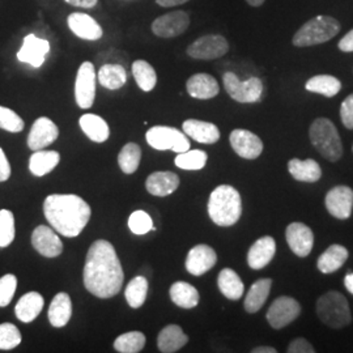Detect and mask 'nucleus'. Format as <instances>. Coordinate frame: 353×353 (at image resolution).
<instances>
[{
    "label": "nucleus",
    "mask_w": 353,
    "mask_h": 353,
    "mask_svg": "<svg viewBox=\"0 0 353 353\" xmlns=\"http://www.w3.org/2000/svg\"><path fill=\"white\" fill-rule=\"evenodd\" d=\"M72 316V303L71 297L61 292L54 296L49 307V322L52 327L62 328L70 322Z\"/></svg>",
    "instance_id": "obj_27"
},
{
    "label": "nucleus",
    "mask_w": 353,
    "mask_h": 353,
    "mask_svg": "<svg viewBox=\"0 0 353 353\" xmlns=\"http://www.w3.org/2000/svg\"><path fill=\"white\" fill-rule=\"evenodd\" d=\"M90 207L75 194H52L43 202V214L51 228L64 237H77L90 219Z\"/></svg>",
    "instance_id": "obj_2"
},
{
    "label": "nucleus",
    "mask_w": 353,
    "mask_h": 353,
    "mask_svg": "<svg viewBox=\"0 0 353 353\" xmlns=\"http://www.w3.org/2000/svg\"><path fill=\"white\" fill-rule=\"evenodd\" d=\"M96 80L97 74L94 65L84 62L79 67L75 81V100L80 109H89L96 99Z\"/></svg>",
    "instance_id": "obj_10"
},
{
    "label": "nucleus",
    "mask_w": 353,
    "mask_h": 353,
    "mask_svg": "<svg viewBox=\"0 0 353 353\" xmlns=\"http://www.w3.org/2000/svg\"><path fill=\"white\" fill-rule=\"evenodd\" d=\"M83 132L94 143H103L110 137V128L106 121L96 114H84L79 119Z\"/></svg>",
    "instance_id": "obj_28"
},
{
    "label": "nucleus",
    "mask_w": 353,
    "mask_h": 353,
    "mask_svg": "<svg viewBox=\"0 0 353 353\" xmlns=\"http://www.w3.org/2000/svg\"><path fill=\"white\" fill-rule=\"evenodd\" d=\"M24 121L11 109L0 106V128L8 132H21L24 130Z\"/></svg>",
    "instance_id": "obj_45"
},
{
    "label": "nucleus",
    "mask_w": 353,
    "mask_h": 353,
    "mask_svg": "<svg viewBox=\"0 0 353 353\" xmlns=\"http://www.w3.org/2000/svg\"><path fill=\"white\" fill-rule=\"evenodd\" d=\"M128 228L134 234L138 236H143L151 230H156V228L153 227L151 216L141 210L132 212L128 217Z\"/></svg>",
    "instance_id": "obj_43"
},
{
    "label": "nucleus",
    "mask_w": 353,
    "mask_h": 353,
    "mask_svg": "<svg viewBox=\"0 0 353 353\" xmlns=\"http://www.w3.org/2000/svg\"><path fill=\"white\" fill-rule=\"evenodd\" d=\"M147 143L157 151H173L176 153L189 151L188 135L178 128L169 126H153L145 134Z\"/></svg>",
    "instance_id": "obj_7"
},
{
    "label": "nucleus",
    "mask_w": 353,
    "mask_h": 353,
    "mask_svg": "<svg viewBox=\"0 0 353 353\" xmlns=\"http://www.w3.org/2000/svg\"><path fill=\"white\" fill-rule=\"evenodd\" d=\"M59 137V128L48 117H41L33 123L28 135V147L39 151L49 147Z\"/></svg>",
    "instance_id": "obj_14"
},
{
    "label": "nucleus",
    "mask_w": 353,
    "mask_h": 353,
    "mask_svg": "<svg viewBox=\"0 0 353 353\" xmlns=\"http://www.w3.org/2000/svg\"><path fill=\"white\" fill-rule=\"evenodd\" d=\"M188 1H190V0H156V3L160 7H164V8H172V7H176V6H182Z\"/></svg>",
    "instance_id": "obj_52"
},
{
    "label": "nucleus",
    "mask_w": 353,
    "mask_h": 353,
    "mask_svg": "<svg viewBox=\"0 0 353 353\" xmlns=\"http://www.w3.org/2000/svg\"><path fill=\"white\" fill-rule=\"evenodd\" d=\"M217 285L223 296H225L228 300L232 301L240 300L245 292V285L239 274L232 268H224L220 271L217 278Z\"/></svg>",
    "instance_id": "obj_32"
},
{
    "label": "nucleus",
    "mask_w": 353,
    "mask_h": 353,
    "mask_svg": "<svg viewBox=\"0 0 353 353\" xmlns=\"http://www.w3.org/2000/svg\"><path fill=\"white\" fill-rule=\"evenodd\" d=\"M276 252V242L270 237L265 236L252 243V248L248 252V265L252 270H262L274 259Z\"/></svg>",
    "instance_id": "obj_21"
},
{
    "label": "nucleus",
    "mask_w": 353,
    "mask_h": 353,
    "mask_svg": "<svg viewBox=\"0 0 353 353\" xmlns=\"http://www.w3.org/2000/svg\"><path fill=\"white\" fill-rule=\"evenodd\" d=\"M189 343V336L178 325H168L157 336V347L160 352H178Z\"/></svg>",
    "instance_id": "obj_26"
},
{
    "label": "nucleus",
    "mask_w": 353,
    "mask_h": 353,
    "mask_svg": "<svg viewBox=\"0 0 353 353\" xmlns=\"http://www.w3.org/2000/svg\"><path fill=\"white\" fill-rule=\"evenodd\" d=\"M272 280L271 279H259L252 285V288L248 292L245 299V310L250 314H254L262 309L265 305L270 292H271Z\"/></svg>",
    "instance_id": "obj_31"
},
{
    "label": "nucleus",
    "mask_w": 353,
    "mask_h": 353,
    "mask_svg": "<svg viewBox=\"0 0 353 353\" xmlns=\"http://www.w3.org/2000/svg\"><path fill=\"white\" fill-rule=\"evenodd\" d=\"M224 88L228 94L240 103H255L261 101L263 93V83L259 77H250L246 81H241L239 76L233 72L223 75Z\"/></svg>",
    "instance_id": "obj_8"
},
{
    "label": "nucleus",
    "mask_w": 353,
    "mask_h": 353,
    "mask_svg": "<svg viewBox=\"0 0 353 353\" xmlns=\"http://www.w3.org/2000/svg\"><path fill=\"white\" fill-rule=\"evenodd\" d=\"M325 203L328 214L339 220H347L352 214L353 190L348 186H336L328 191Z\"/></svg>",
    "instance_id": "obj_16"
},
{
    "label": "nucleus",
    "mask_w": 353,
    "mask_h": 353,
    "mask_svg": "<svg viewBox=\"0 0 353 353\" xmlns=\"http://www.w3.org/2000/svg\"><path fill=\"white\" fill-rule=\"evenodd\" d=\"M265 0H246L248 4H250L252 7H261Z\"/></svg>",
    "instance_id": "obj_55"
},
{
    "label": "nucleus",
    "mask_w": 353,
    "mask_h": 353,
    "mask_svg": "<svg viewBox=\"0 0 353 353\" xmlns=\"http://www.w3.org/2000/svg\"><path fill=\"white\" fill-rule=\"evenodd\" d=\"M252 353H276L278 351L272 347H256L252 351Z\"/></svg>",
    "instance_id": "obj_54"
},
{
    "label": "nucleus",
    "mask_w": 353,
    "mask_h": 353,
    "mask_svg": "<svg viewBox=\"0 0 353 353\" xmlns=\"http://www.w3.org/2000/svg\"><path fill=\"white\" fill-rule=\"evenodd\" d=\"M16 290L17 278L14 275L7 274L3 278H0V307H6L11 303Z\"/></svg>",
    "instance_id": "obj_46"
},
{
    "label": "nucleus",
    "mask_w": 353,
    "mask_h": 353,
    "mask_svg": "<svg viewBox=\"0 0 353 353\" xmlns=\"http://www.w3.org/2000/svg\"><path fill=\"white\" fill-rule=\"evenodd\" d=\"M70 30L85 41H99L103 36L101 26L87 13L74 12L67 17Z\"/></svg>",
    "instance_id": "obj_20"
},
{
    "label": "nucleus",
    "mask_w": 353,
    "mask_h": 353,
    "mask_svg": "<svg viewBox=\"0 0 353 353\" xmlns=\"http://www.w3.org/2000/svg\"><path fill=\"white\" fill-rule=\"evenodd\" d=\"M229 141L233 151L246 160H255L263 152L262 140L249 130H233L229 137Z\"/></svg>",
    "instance_id": "obj_13"
},
{
    "label": "nucleus",
    "mask_w": 353,
    "mask_h": 353,
    "mask_svg": "<svg viewBox=\"0 0 353 353\" xmlns=\"http://www.w3.org/2000/svg\"><path fill=\"white\" fill-rule=\"evenodd\" d=\"M64 1L77 8H85V10L94 8L99 3V0H64Z\"/></svg>",
    "instance_id": "obj_51"
},
{
    "label": "nucleus",
    "mask_w": 353,
    "mask_h": 353,
    "mask_svg": "<svg viewBox=\"0 0 353 353\" xmlns=\"http://www.w3.org/2000/svg\"><path fill=\"white\" fill-rule=\"evenodd\" d=\"M61 161L57 151H34L29 159V170L33 176H43L52 172Z\"/></svg>",
    "instance_id": "obj_34"
},
{
    "label": "nucleus",
    "mask_w": 353,
    "mask_h": 353,
    "mask_svg": "<svg viewBox=\"0 0 353 353\" xmlns=\"http://www.w3.org/2000/svg\"><path fill=\"white\" fill-rule=\"evenodd\" d=\"M339 49L343 52H353V29L350 30L339 42Z\"/></svg>",
    "instance_id": "obj_50"
},
{
    "label": "nucleus",
    "mask_w": 353,
    "mask_h": 353,
    "mask_svg": "<svg viewBox=\"0 0 353 353\" xmlns=\"http://www.w3.org/2000/svg\"><path fill=\"white\" fill-rule=\"evenodd\" d=\"M344 285L347 290L353 294V272H348L347 276L344 278Z\"/></svg>",
    "instance_id": "obj_53"
},
{
    "label": "nucleus",
    "mask_w": 353,
    "mask_h": 353,
    "mask_svg": "<svg viewBox=\"0 0 353 353\" xmlns=\"http://www.w3.org/2000/svg\"><path fill=\"white\" fill-rule=\"evenodd\" d=\"M285 239L290 250L297 256H307L314 246L313 230L303 223H292L285 230Z\"/></svg>",
    "instance_id": "obj_15"
},
{
    "label": "nucleus",
    "mask_w": 353,
    "mask_h": 353,
    "mask_svg": "<svg viewBox=\"0 0 353 353\" xmlns=\"http://www.w3.org/2000/svg\"><path fill=\"white\" fill-rule=\"evenodd\" d=\"M23 341L21 332L12 323L0 325V350H13Z\"/></svg>",
    "instance_id": "obj_44"
},
{
    "label": "nucleus",
    "mask_w": 353,
    "mask_h": 353,
    "mask_svg": "<svg viewBox=\"0 0 353 353\" xmlns=\"http://www.w3.org/2000/svg\"><path fill=\"white\" fill-rule=\"evenodd\" d=\"M145 345V335L140 331H130L114 341V350L121 353H138Z\"/></svg>",
    "instance_id": "obj_40"
},
{
    "label": "nucleus",
    "mask_w": 353,
    "mask_h": 353,
    "mask_svg": "<svg viewBox=\"0 0 353 353\" xmlns=\"http://www.w3.org/2000/svg\"><path fill=\"white\" fill-rule=\"evenodd\" d=\"M190 26L189 13L173 11L157 17L152 23V32L160 38H174L183 34Z\"/></svg>",
    "instance_id": "obj_12"
},
{
    "label": "nucleus",
    "mask_w": 353,
    "mask_h": 353,
    "mask_svg": "<svg viewBox=\"0 0 353 353\" xmlns=\"http://www.w3.org/2000/svg\"><path fill=\"white\" fill-rule=\"evenodd\" d=\"M208 156L201 150H189L178 153L174 164L183 170H201L207 164Z\"/></svg>",
    "instance_id": "obj_41"
},
{
    "label": "nucleus",
    "mask_w": 353,
    "mask_h": 353,
    "mask_svg": "<svg viewBox=\"0 0 353 353\" xmlns=\"http://www.w3.org/2000/svg\"><path fill=\"white\" fill-rule=\"evenodd\" d=\"M229 51L227 38L220 34H208L198 38L188 48V55L198 61H214L224 57Z\"/></svg>",
    "instance_id": "obj_9"
},
{
    "label": "nucleus",
    "mask_w": 353,
    "mask_h": 353,
    "mask_svg": "<svg viewBox=\"0 0 353 353\" xmlns=\"http://www.w3.org/2000/svg\"><path fill=\"white\" fill-rule=\"evenodd\" d=\"M97 80L100 81L103 88L110 89V90L121 89L126 84V70L121 64H103L97 74Z\"/></svg>",
    "instance_id": "obj_35"
},
{
    "label": "nucleus",
    "mask_w": 353,
    "mask_h": 353,
    "mask_svg": "<svg viewBox=\"0 0 353 353\" xmlns=\"http://www.w3.org/2000/svg\"><path fill=\"white\" fill-rule=\"evenodd\" d=\"M170 300L182 309H192L198 306L201 296L198 290L186 281H176L169 290Z\"/></svg>",
    "instance_id": "obj_33"
},
{
    "label": "nucleus",
    "mask_w": 353,
    "mask_h": 353,
    "mask_svg": "<svg viewBox=\"0 0 353 353\" xmlns=\"http://www.w3.org/2000/svg\"><path fill=\"white\" fill-rule=\"evenodd\" d=\"M183 132L191 139L202 143V144H214L220 139V131L214 123L198 121V119H188L182 125Z\"/></svg>",
    "instance_id": "obj_24"
},
{
    "label": "nucleus",
    "mask_w": 353,
    "mask_h": 353,
    "mask_svg": "<svg viewBox=\"0 0 353 353\" xmlns=\"http://www.w3.org/2000/svg\"><path fill=\"white\" fill-rule=\"evenodd\" d=\"M141 160V150L137 143H127L118 154V164L125 174H132L138 170Z\"/></svg>",
    "instance_id": "obj_39"
},
{
    "label": "nucleus",
    "mask_w": 353,
    "mask_h": 353,
    "mask_svg": "<svg viewBox=\"0 0 353 353\" xmlns=\"http://www.w3.org/2000/svg\"><path fill=\"white\" fill-rule=\"evenodd\" d=\"M288 353H314L316 350L313 348L312 343L306 341L305 338H297L292 341L288 345Z\"/></svg>",
    "instance_id": "obj_48"
},
{
    "label": "nucleus",
    "mask_w": 353,
    "mask_h": 353,
    "mask_svg": "<svg viewBox=\"0 0 353 353\" xmlns=\"http://www.w3.org/2000/svg\"><path fill=\"white\" fill-rule=\"evenodd\" d=\"M43 305L45 300L38 292H29L16 303L14 314L19 321L24 323H30L41 314Z\"/></svg>",
    "instance_id": "obj_25"
},
{
    "label": "nucleus",
    "mask_w": 353,
    "mask_h": 353,
    "mask_svg": "<svg viewBox=\"0 0 353 353\" xmlns=\"http://www.w3.org/2000/svg\"><path fill=\"white\" fill-rule=\"evenodd\" d=\"M341 32V24L330 16H316L305 23L293 36V45L297 48H307L325 43Z\"/></svg>",
    "instance_id": "obj_5"
},
{
    "label": "nucleus",
    "mask_w": 353,
    "mask_h": 353,
    "mask_svg": "<svg viewBox=\"0 0 353 353\" xmlns=\"http://www.w3.org/2000/svg\"><path fill=\"white\" fill-rule=\"evenodd\" d=\"M301 314V305L288 296L278 297L267 310V322L275 330L287 327Z\"/></svg>",
    "instance_id": "obj_11"
},
{
    "label": "nucleus",
    "mask_w": 353,
    "mask_h": 353,
    "mask_svg": "<svg viewBox=\"0 0 353 353\" xmlns=\"http://www.w3.org/2000/svg\"><path fill=\"white\" fill-rule=\"evenodd\" d=\"M208 214L219 227H232L239 223L242 214L240 192L229 185H220L211 192Z\"/></svg>",
    "instance_id": "obj_3"
},
{
    "label": "nucleus",
    "mask_w": 353,
    "mask_h": 353,
    "mask_svg": "<svg viewBox=\"0 0 353 353\" xmlns=\"http://www.w3.org/2000/svg\"><path fill=\"white\" fill-rule=\"evenodd\" d=\"M179 176L173 172H154L145 181V189L154 196H168L179 188Z\"/></svg>",
    "instance_id": "obj_23"
},
{
    "label": "nucleus",
    "mask_w": 353,
    "mask_h": 353,
    "mask_svg": "<svg viewBox=\"0 0 353 353\" xmlns=\"http://www.w3.org/2000/svg\"><path fill=\"white\" fill-rule=\"evenodd\" d=\"M11 176V165L4 151L0 148V182L8 181Z\"/></svg>",
    "instance_id": "obj_49"
},
{
    "label": "nucleus",
    "mask_w": 353,
    "mask_h": 353,
    "mask_svg": "<svg viewBox=\"0 0 353 353\" xmlns=\"http://www.w3.org/2000/svg\"><path fill=\"white\" fill-rule=\"evenodd\" d=\"M50 51V43L46 39L29 34L24 38V43L17 52V59L23 63H29L34 68H39L45 63L46 55Z\"/></svg>",
    "instance_id": "obj_19"
},
{
    "label": "nucleus",
    "mask_w": 353,
    "mask_h": 353,
    "mask_svg": "<svg viewBox=\"0 0 353 353\" xmlns=\"http://www.w3.org/2000/svg\"><path fill=\"white\" fill-rule=\"evenodd\" d=\"M32 245L41 255L57 258L63 252V243L55 230L46 225H39L32 233Z\"/></svg>",
    "instance_id": "obj_18"
},
{
    "label": "nucleus",
    "mask_w": 353,
    "mask_h": 353,
    "mask_svg": "<svg viewBox=\"0 0 353 353\" xmlns=\"http://www.w3.org/2000/svg\"><path fill=\"white\" fill-rule=\"evenodd\" d=\"M348 250L341 245H331L326 252L318 258L316 267L322 274L336 272L348 259Z\"/></svg>",
    "instance_id": "obj_30"
},
{
    "label": "nucleus",
    "mask_w": 353,
    "mask_h": 353,
    "mask_svg": "<svg viewBox=\"0 0 353 353\" xmlns=\"http://www.w3.org/2000/svg\"><path fill=\"white\" fill-rule=\"evenodd\" d=\"M288 170L290 176L299 182L314 183L322 176V169L313 159H307L303 161L300 159H292L288 163Z\"/></svg>",
    "instance_id": "obj_29"
},
{
    "label": "nucleus",
    "mask_w": 353,
    "mask_h": 353,
    "mask_svg": "<svg viewBox=\"0 0 353 353\" xmlns=\"http://www.w3.org/2000/svg\"><path fill=\"white\" fill-rule=\"evenodd\" d=\"M341 118L345 128L353 130V93L341 102Z\"/></svg>",
    "instance_id": "obj_47"
},
{
    "label": "nucleus",
    "mask_w": 353,
    "mask_h": 353,
    "mask_svg": "<svg viewBox=\"0 0 353 353\" xmlns=\"http://www.w3.org/2000/svg\"><path fill=\"white\" fill-rule=\"evenodd\" d=\"M148 290H150V284H148V280L144 276H137L132 279L125 290L127 303L132 309H139L145 303Z\"/></svg>",
    "instance_id": "obj_38"
},
{
    "label": "nucleus",
    "mask_w": 353,
    "mask_h": 353,
    "mask_svg": "<svg viewBox=\"0 0 353 353\" xmlns=\"http://www.w3.org/2000/svg\"><path fill=\"white\" fill-rule=\"evenodd\" d=\"M310 141L326 160L336 163L343 156L341 135L327 118H316L309 130Z\"/></svg>",
    "instance_id": "obj_4"
},
{
    "label": "nucleus",
    "mask_w": 353,
    "mask_h": 353,
    "mask_svg": "<svg viewBox=\"0 0 353 353\" xmlns=\"http://www.w3.org/2000/svg\"><path fill=\"white\" fill-rule=\"evenodd\" d=\"M123 279V268L113 245L109 241H94L84 265L85 290L99 299H110L119 293Z\"/></svg>",
    "instance_id": "obj_1"
},
{
    "label": "nucleus",
    "mask_w": 353,
    "mask_h": 353,
    "mask_svg": "<svg viewBox=\"0 0 353 353\" xmlns=\"http://www.w3.org/2000/svg\"><path fill=\"white\" fill-rule=\"evenodd\" d=\"M16 236L14 216L10 210H0V248H8Z\"/></svg>",
    "instance_id": "obj_42"
},
{
    "label": "nucleus",
    "mask_w": 353,
    "mask_h": 353,
    "mask_svg": "<svg viewBox=\"0 0 353 353\" xmlns=\"http://www.w3.org/2000/svg\"><path fill=\"white\" fill-rule=\"evenodd\" d=\"M318 318L331 328H343L352 322V316L347 299L341 292L330 290L316 301Z\"/></svg>",
    "instance_id": "obj_6"
},
{
    "label": "nucleus",
    "mask_w": 353,
    "mask_h": 353,
    "mask_svg": "<svg viewBox=\"0 0 353 353\" xmlns=\"http://www.w3.org/2000/svg\"><path fill=\"white\" fill-rule=\"evenodd\" d=\"M186 90L192 99L211 100L220 92V87L214 76L208 74H195L186 83Z\"/></svg>",
    "instance_id": "obj_22"
},
{
    "label": "nucleus",
    "mask_w": 353,
    "mask_h": 353,
    "mask_svg": "<svg viewBox=\"0 0 353 353\" xmlns=\"http://www.w3.org/2000/svg\"><path fill=\"white\" fill-rule=\"evenodd\" d=\"M132 75L141 90L151 92L157 84V74L147 61L138 59L132 63Z\"/></svg>",
    "instance_id": "obj_37"
},
{
    "label": "nucleus",
    "mask_w": 353,
    "mask_h": 353,
    "mask_svg": "<svg viewBox=\"0 0 353 353\" xmlns=\"http://www.w3.org/2000/svg\"><path fill=\"white\" fill-rule=\"evenodd\" d=\"M217 262V254L208 245H196L194 246L186 258V270L194 276H202L205 272L214 268Z\"/></svg>",
    "instance_id": "obj_17"
},
{
    "label": "nucleus",
    "mask_w": 353,
    "mask_h": 353,
    "mask_svg": "<svg viewBox=\"0 0 353 353\" xmlns=\"http://www.w3.org/2000/svg\"><path fill=\"white\" fill-rule=\"evenodd\" d=\"M305 88L312 93H318L325 97H334L341 92V83L335 76L316 75L307 80Z\"/></svg>",
    "instance_id": "obj_36"
}]
</instances>
